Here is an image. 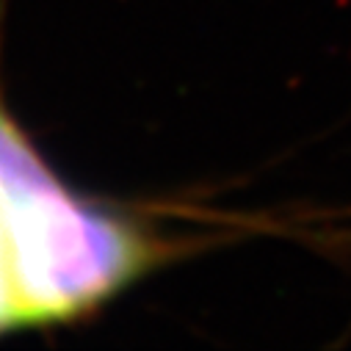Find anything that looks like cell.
I'll list each match as a JSON object with an SVG mask.
<instances>
[{
    "instance_id": "obj_1",
    "label": "cell",
    "mask_w": 351,
    "mask_h": 351,
    "mask_svg": "<svg viewBox=\"0 0 351 351\" xmlns=\"http://www.w3.org/2000/svg\"><path fill=\"white\" fill-rule=\"evenodd\" d=\"M0 224L23 326L80 318L169 257L144 219L72 194L3 106Z\"/></svg>"
},
{
    "instance_id": "obj_2",
    "label": "cell",
    "mask_w": 351,
    "mask_h": 351,
    "mask_svg": "<svg viewBox=\"0 0 351 351\" xmlns=\"http://www.w3.org/2000/svg\"><path fill=\"white\" fill-rule=\"evenodd\" d=\"M20 324V310L9 277V260H6V241H3V224H0V332L3 329H17Z\"/></svg>"
}]
</instances>
